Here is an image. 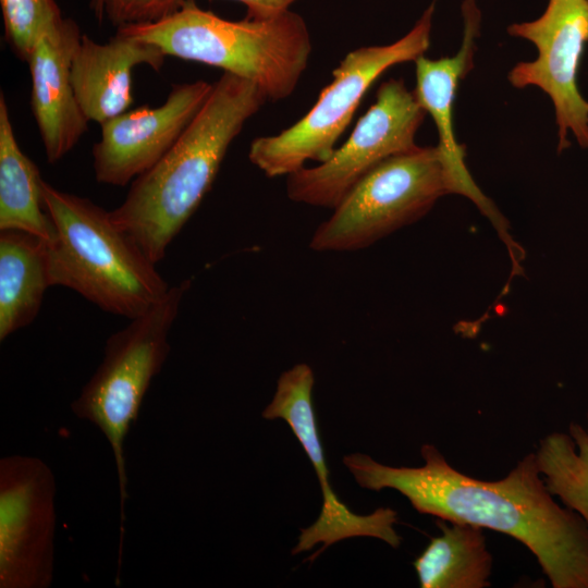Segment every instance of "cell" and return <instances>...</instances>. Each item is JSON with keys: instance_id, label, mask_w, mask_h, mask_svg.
Returning a JSON list of instances; mask_svg holds the SVG:
<instances>
[{"instance_id": "cell-1", "label": "cell", "mask_w": 588, "mask_h": 588, "mask_svg": "<svg viewBox=\"0 0 588 588\" xmlns=\"http://www.w3.org/2000/svg\"><path fill=\"white\" fill-rule=\"evenodd\" d=\"M420 467H394L353 453L343 463L365 489H394L419 513L505 534L537 559L553 588H588V527L548 490L536 453L499 480L463 474L432 444Z\"/></svg>"}, {"instance_id": "cell-2", "label": "cell", "mask_w": 588, "mask_h": 588, "mask_svg": "<svg viewBox=\"0 0 588 588\" xmlns=\"http://www.w3.org/2000/svg\"><path fill=\"white\" fill-rule=\"evenodd\" d=\"M266 101L257 85L223 72L175 144L110 211L154 264L164 258L210 189L231 143Z\"/></svg>"}, {"instance_id": "cell-3", "label": "cell", "mask_w": 588, "mask_h": 588, "mask_svg": "<svg viewBox=\"0 0 588 588\" xmlns=\"http://www.w3.org/2000/svg\"><path fill=\"white\" fill-rule=\"evenodd\" d=\"M119 34L152 44L166 56L222 69L279 101L295 90L311 53L304 19L286 11L267 20L229 21L183 0L172 13L118 28Z\"/></svg>"}, {"instance_id": "cell-4", "label": "cell", "mask_w": 588, "mask_h": 588, "mask_svg": "<svg viewBox=\"0 0 588 588\" xmlns=\"http://www.w3.org/2000/svg\"><path fill=\"white\" fill-rule=\"evenodd\" d=\"M42 197L54 228L48 242L51 286L71 289L103 311L128 319L167 294L170 285L156 264L110 211L45 180Z\"/></svg>"}, {"instance_id": "cell-5", "label": "cell", "mask_w": 588, "mask_h": 588, "mask_svg": "<svg viewBox=\"0 0 588 588\" xmlns=\"http://www.w3.org/2000/svg\"><path fill=\"white\" fill-rule=\"evenodd\" d=\"M189 287V279L170 286L150 309L110 335L101 364L71 404L77 418L88 420L103 433L114 456L120 491L119 552L128 498L124 442L152 379L170 353L169 333Z\"/></svg>"}, {"instance_id": "cell-6", "label": "cell", "mask_w": 588, "mask_h": 588, "mask_svg": "<svg viewBox=\"0 0 588 588\" xmlns=\"http://www.w3.org/2000/svg\"><path fill=\"white\" fill-rule=\"evenodd\" d=\"M434 10L433 1L413 28L392 44L350 51L302 119L277 135L252 142L250 162L267 176L275 177L299 170L307 160H328L369 87L388 69L414 62L429 49Z\"/></svg>"}, {"instance_id": "cell-7", "label": "cell", "mask_w": 588, "mask_h": 588, "mask_svg": "<svg viewBox=\"0 0 588 588\" xmlns=\"http://www.w3.org/2000/svg\"><path fill=\"white\" fill-rule=\"evenodd\" d=\"M458 187L437 146L392 156L360 179L318 225L309 246L317 252L357 250L426 216Z\"/></svg>"}, {"instance_id": "cell-8", "label": "cell", "mask_w": 588, "mask_h": 588, "mask_svg": "<svg viewBox=\"0 0 588 588\" xmlns=\"http://www.w3.org/2000/svg\"><path fill=\"white\" fill-rule=\"evenodd\" d=\"M427 113L401 78L378 88L376 101L331 157L287 175L291 200L334 209L352 187L385 159L418 145L416 134Z\"/></svg>"}, {"instance_id": "cell-9", "label": "cell", "mask_w": 588, "mask_h": 588, "mask_svg": "<svg viewBox=\"0 0 588 588\" xmlns=\"http://www.w3.org/2000/svg\"><path fill=\"white\" fill-rule=\"evenodd\" d=\"M506 32L537 50L535 59L510 70V84L518 89L535 86L550 98L559 154L569 148V134L580 148L588 149V100L577 79L588 44V0H549L538 19L513 23Z\"/></svg>"}, {"instance_id": "cell-10", "label": "cell", "mask_w": 588, "mask_h": 588, "mask_svg": "<svg viewBox=\"0 0 588 588\" xmlns=\"http://www.w3.org/2000/svg\"><path fill=\"white\" fill-rule=\"evenodd\" d=\"M56 479L40 458L0 460V588H48L53 578Z\"/></svg>"}, {"instance_id": "cell-11", "label": "cell", "mask_w": 588, "mask_h": 588, "mask_svg": "<svg viewBox=\"0 0 588 588\" xmlns=\"http://www.w3.org/2000/svg\"><path fill=\"white\" fill-rule=\"evenodd\" d=\"M314 382L308 365H295L280 376L274 396L262 412L264 418H280L289 425L311 462L322 492L320 514L313 525L301 530L292 554L308 551L321 542L320 550L309 559L314 560L332 543L352 537H373L399 548L401 537L394 529L397 522L394 510L379 507L371 514L358 515L333 492L313 405Z\"/></svg>"}, {"instance_id": "cell-12", "label": "cell", "mask_w": 588, "mask_h": 588, "mask_svg": "<svg viewBox=\"0 0 588 588\" xmlns=\"http://www.w3.org/2000/svg\"><path fill=\"white\" fill-rule=\"evenodd\" d=\"M212 86L206 81L175 84L162 105L128 109L101 124L91 151L96 180L124 186L152 168L200 110Z\"/></svg>"}, {"instance_id": "cell-13", "label": "cell", "mask_w": 588, "mask_h": 588, "mask_svg": "<svg viewBox=\"0 0 588 588\" xmlns=\"http://www.w3.org/2000/svg\"><path fill=\"white\" fill-rule=\"evenodd\" d=\"M461 10L463 36L460 48L453 56L429 59L422 54L417 58L414 61L416 87L413 91L434 123L439 139L437 147L460 195L470 199L498 230H502L504 218L474 181L465 163V146L457 140L454 128L456 93L461 82L474 69L481 30V13L476 1L464 0Z\"/></svg>"}, {"instance_id": "cell-14", "label": "cell", "mask_w": 588, "mask_h": 588, "mask_svg": "<svg viewBox=\"0 0 588 588\" xmlns=\"http://www.w3.org/2000/svg\"><path fill=\"white\" fill-rule=\"evenodd\" d=\"M81 37L76 23L62 17L37 38L27 60L30 108L49 163L70 152L87 130L71 81Z\"/></svg>"}, {"instance_id": "cell-15", "label": "cell", "mask_w": 588, "mask_h": 588, "mask_svg": "<svg viewBox=\"0 0 588 588\" xmlns=\"http://www.w3.org/2000/svg\"><path fill=\"white\" fill-rule=\"evenodd\" d=\"M166 57L157 46L119 33L106 44L82 35L71 81L87 120L101 125L127 111L133 103V70L147 64L158 71Z\"/></svg>"}, {"instance_id": "cell-16", "label": "cell", "mask_w": 588, "mask_h": 588, "mask_svg": "<svg viewBox=\"0 0 588 588\" xmlns=\"http://www.w3.org/2000/svg\"><path fill=\"white\" fill-rule=\"evenodd\" d=\"M50 286L48 241L0 231V341L35 320Z\"/></svg>"}, {"instance_id": "cell-17", "label": "cell", "mask_w": 588, "mask_h": 588, "mask_svg": "<svg viewBox=\"0 0 588 588\" xmlns=\"http://www.w3.org/2000/svg\"><path fill=\"white\" fill-rule=\"evenodd\" d=\"M36 164L21 149L3 93L0 95V231L17 230L48 242L53 223L45 209Z\"/></svg>"}, {"instance_id": "cell-18", "label": "cell", "mask_w": 588, "mask_h": 588, "mask_svg": "<svg viewBox=\"0 0 588 588\" xmlns=\"http://www.w3.org/2000/svg\"><path fill=\"white\" fill-rule=\"evenodd\" d=\"M441 535L431 538L414 567L421 588H485L490 586L492 556L483 528L437 520Z\"/></svg>"}, {"instance_id": "cell-19", "label": "cell", "mask_w": 588, "mask_h": 588, "mask_svg": "<svg viewBox=\"0 0 588 588\" xmlns=\"http://www.w3.org/2000/svg\"><path fill=\"white\" fill-rule=\"evenodd\" d=\"M548 490L588 527V431L572 422L568 432L542 438L535 452Z\"/></svg>"}, {"instance_id": "cell-20", "label": "cell", "mask_w": 588, "mask_h": 588, "mask_svg": "<svg viewBox=\"0 0 588 588\" xmlns=\"http://www.w3.org/2000/svg\"><path fill=\"white\" fill-rule=\"evenodd\" d=\"M0 5L5 39L25 62L37 38L63 17L54 0H0Z\"/></svg>"}, {"instance_id": "cell-21", "label": "cell", "mask_w": 588, "mask_h": 588, "mask_svg": "<svg viewBox=\"0 0 588 588\" xmlns=\"http://www.w3.org/2000/svg\"><path fill=\"white\" fill-rule=\"evenodd\" d=\"M183 0H91L99 22L105 20L118 28L131 24L158 21L172 13Z\"/></svg>"}, {"instance_id": "cell-22", "label": "cell", "mask_w": 588, "mask_h": 588, "mask_svg": "<svg viewBox=\"0 0 588 588\" xmlns=\"http://www.w3.org/2000/svg\"><path fill=\"white\" fill-rule=\"evenodd\" d=\"M247 9L246 17L267 20L289 11L296 0H237Z\"/></svg>"}, {"instance_id": "cell-23", "label": "cell", "mask_w": 588, "mask_h": 588, "mask_svg": "<svg viewBox=\"0 0 588 588\" xmlns=\"http://www.w3.org/2000/svg\"><path fill=\"white\" fill-rule=\"evenodd\" d=\"M587 420H588V415H587ZM587 431H588V428H587Z\"/></svg>"}]
</instances>
